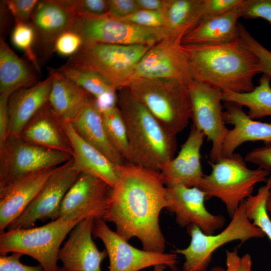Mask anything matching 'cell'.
I'll return each instance as SVG.
<instances>
[{
    "label": "cell",
    "mask_w": 271,
    "mask_h": 271,
    "mask_svg": "<svg viewBox=\"0 0 271 271\" xmlns=\"http://www.w3.org/2000/svg\"><path fill=\"white\" fill-rule=\"evenodd\" d=\"M167 206L166 187L160 173L126 163L118 166L102 219L113 222L116 233L125 240L136 237L143 249L164 252L159 216Z\"/></svg>",
    "instance_id": "obj_1"
},
{
    "label": "cell",
    "mask_w": 271,
    "mask_h": 271,
    "mask_svg": "<svg viewBox=\"0 0 271 271\" xmlns=\"http://www.w3.org/2000/svg\"><path fill=\"white\" fill-rule=\"evenodd\" d=\"M193 80L222 92L246 93L261 73L255 54L238 38L215 44L183 45Z\"/></svg>",
    "instance_id": "obj_2"
},
{
    "label": "cell",
    "mask_w": 271,
    "mask_h": 271,
    "mask_svg": "<svg viewBox=\"0 0 271 271\" xmlns=\"http://www.w3.org/2000/svg\"><path fill=\"white\" fill-rule=\"evenodd\" d=\"M117 91V105L127 130L128 163L159 172L174 158L176 136L163 127L128 87Z\"/></svg>",
    "instance_id": "obj_3"
},
{
    "label": "cell",
    "mask_w": 271,
    "mask_h": 271,
    "mask_svg": "<svg viewBox=\"0 0 271 271\" xmlns=\"http://www.w3.org/2000/svg\"><path fill=\"white\" fill-rule=\"evenodd\" d=\"M95 217L90 212L78 210L59 217L39 227L16 229L0 234V253L19 252L38 261L44 271H56L60 246L66 236L82 220Z\"/></svg>",
    "instance_id": "obj_4"
},
{
    "label": "cell",
    "mask_w": 271,
    "mask_h": 271,
    "mask_svg": "<svg viewBox=\"0 0 271 271\" xmlns=\"http://www.w3.org/2000/svg\"><path fill=\"white\" fill-rule=\"evenodd\" d=\"M210 164L211 171L204 175L198 188L205 193L206 200L220 199L231 217L240 203L252 195L255 186L267 181L270 172L248 168L244 159L236 153Z\"/></svg>",
    "instance_id": "obj_5"
},
{
    "label": "cell",
    "mask_w": 271,
    "mask_h": 271,
    "mask_svg": "<svg viewBox=\"0 0 271 271\" xmlns=\"http://www.w3.org/2000/svg\"><path fill=\"white\" fill-rule=\"evenodd\" d=\"M163 127L176 136L192 117L188 85L175 80L138 78L127 86Z\"/></svg>",
    "instance_id": "obj_6"
},
{
    "label": "cell",
    "mask_w": 271,
    "mask_h": 271,
    "mask_svg": "<svg viewBox=\"0 0 271 271\" xmlns=\"http://www.w3.org/2000/svg\"><path fill=\"white\" fill-rule=\"evenodd\" d=\"M152 46L105 43L83 45L66 64L95 72L118 90L128 86L137 64Z\"/></svg>",
    "instance_id": "obj_7"
},
{
    "label": "cell",
    "mask_w": 271,
    "mask_h": 271,
    "mask_svg": "<svg viewBox=\"0 0 271 271\" xmlns=\"http://www.w3.org/2000/svg\"><path fill=\"white\" fill-rule=\"evenodd\" d=\"M187 228L191 237L189 245L185 248L172 250L184 256L183 271H206L213 253L221 246L235 240L242 243L251 238L265 236L262 230L247 217L243 202L231 217L228 225L217 234H205L194 224Z\"/></svg>",
    "instance_id": "obj_8"
},
{
    "label": "cell",
    "mask_w": 271,
    "mask_h": 271,
    "mask_svg": "<svg viewBox=\"0 0 271 271\" xmlns=\"http://www.w3.org/2000/svg\"><path fill=\"white\" fill-rule=\"evenodd\" d=\"M75 16L72 31L81 36L83 45L105 43L154 46L166 38L174 37L167 28L145 27L107 14Z\"/></svg>",
    "instance_id": "obj_9"
},
{
    "label": "cell",
    "mask_w": 271,
    "mask_h": 271,
    "mask_svg": "<svg viewBox=\"0 0 271 271\" xmlns=\"http://www.w3.org/2000/svg\"><path fill=\"white\" fill-rule=\"evenodd\" d=\"M71 158L68 153L32 144L20 137L9 138L0 148V187L30 173L58 167Z\"/></svg>",
    "instance_id": "obj_10"
},
{
    "label": "cell",
    "mask_w": 271,
    "mask_h": 271,
    "mask_svg": "<svg viewBox=\"0 0 271 271\" xmlns=\"http://www.w3.org/2000/svg\"><path fill=\"white\" fill-rule=\"evenodd\" d=\"M193 125L211 143L210 163L223 157V146L229 129L223 118L222 92L193 80L188 85Z\"/></svg>",
    "instance_id": "obj_11"
},
{
    "label": "cell",
    "mask_w": 271,
    "mask_h": 271,
    "mask_svg": "<svg viewBox=\"0 0 271 271\" xmlns=\"http://www.w3.org/2000/svg\"><path fill=\"white\" fill-rule=\"evenodd\" d=\"M80 174L72 158L56 167L36 197L7 230L31 228L38 221L58 218L63 198Z\"/></svg>",
    "instance_id": "obj_12"
},
{
    "label": "cell",
    "mask_w": 271,
    "mask_h": 271,
    "mask_svg": "<svg viewBox=\"0 0 271 271\" xmlns=\"http://www.w3.org/2000/svg\"><path fill=\"white\" fill-rule=\"evenodd\" d=\"M93 235L103 243L109 258V271H139L150 266L163 265L173 270L178 258L174 252H158L137 248L108 226L102 219L94 222Z\"/></svg>",
    "instance_id": "obj_13"
},
{
    "label": "cell",
    "mask_w": 271,
    "mask_h": 271,
    "mask_svg": "<svg viewBox=\"0 0 271 271\" xmlns=\"http://www.w3.org/2000/svg\"><path fill=\"white\" fill-rule=\"evenodd\" d=\"M181 41L170 37L153 46L137 64L131 81L138 78L175 80L188 85L193 79Z\"/></svg>",
    "instance_id": "obj_14"
},
{
    "label": "cell",
    "mask_w": 271,
    "mask_h": 271,
    "mask_svg": "<svg viewBox=\"0 0 271 271\" xmlns=\"http://www.w3.org/2000/svg\"><path fill=\"white\" fill-rule=\"evenodd\" d=\"M166 187V208L175 214L176 221L180 226L194 224L204 233L211 235L225 225L223 215L213 214L207 210L205 194L199 188L183 185Z\"/></svg>",
    "instance_id": "obj_15"
},
{
    "label": "cell",
    "mask_w": 271,
    "mask_h": 271,
    "mask_svg": "<svg viewBox=\"0 0 271 271\" xmlns=\"http://www.w3.org/2000/svg\"><path fill=\"white\" fill-rule=\"evenodd\" d=\"M95 220L89 217L81 221L60 248L58 260L66 271H101V263L107 253L105 249L100 251L93 240Z\"/></svg>",
    "instance_id": "obj_16"
},
{
    "label": "cell",
    "mask_w": 271,
    "mask_h": 271,
    "mask_svg": "<svg viewBox=\"0 0 271 271\" xmlns=\"http://www.w3.org/2000/svg\"><path fill=\"white\" fill-rule=\"evenodd\" d=\"M205 137L204 134L193 124L177 156L159 172L166 187H199L205 175L201 164V149Z\"/></svg>",
    "instance_id": "obj_17"
},
{
    "label": "cell",
    "mask_w": 271,
    "mask_h": 271,
    "mask_svg": "<svg viewBox=\"0 0 271 271\" xmlns=\"http://www.w3.org/2000/svg\"><path fill=\"white\" fill-rule=\"evenodd\" d=\"M56 168L30 173L0 187L1 233L32 202Z\"/></svg>",
    "instance_id": "obj_18"
},
{
    "label": "cell",
    "mask_w": 271,
    "mask_h": 271,
    "mask_svg": "<svg viewBox=\"0 0 271 271\" xmlns=\"http://www.w3.org/2000/svg\"><path fill=\"white\" fill-rule=\"evenodd\" d=\"M111 188L96 177L80 173L63 198L59 217L73 211L86 210L91 212L95 219H103Z\"/></svg>",
    "instance_id": "obj_19"
},
{
    "label": "cell",
    "mask_w": 271,
    "mask_h": 271,
    "mask_svg": "<svg viewBox=\"0 0 271 271\" xmlns=\"http://www.w3.org/2000/svg\"><path fill=\"white\" fill-rule=\"evenodd\" d=\"M223 118L225 123L233 125L229 129L223 146V157L232 155L247 142L262 141L271 145V123L250 118L243 106L232 102H223Z\"/></svg>",
    "instance_id": "obj_20"
},
{
    "label": "cell",
    "mask_w": 271,
    "mask_h": 271,
    "mask_svg": "<svg viewBox=\"0 0 271 271\" xmlns=\"http://www.w3.org/2000/svg\"><path fill=\"white\" fill-rule=\"evenodd\" d=\"M72 149V158L80 173L96 177L113 188L117 179L118 165L85 141L70 122L62 120Z\"/></svg>",
    "instance_id": "obj_21"
},
{
    "label": "cell",
    "mask_w": 271,
    "mask_h": 271,
    "mask_svg": "<svg viewBox=\"0 0 271 271\" xmlns=\"http://www.w3.org/2000/svg\"><path fill=\"white\" fill-rule=\"evenodd\" d=\"M52 76L35 85L20 89L9 99V138L19 137L29 122L49 99Z\"/></svg>",
    "instance_id": "obj_22"
},
{
    "label": "cell",
    "mask_w": 271,
    "mask_h": 271,
    "mask_svg": "<svg viewBox=\"0 0 271 271\" xmlns=\"http://www.w3.org/2000/svg\"><path fill=\"white\" fill-rule=\"evenodd\" d=\"M75 17L54 0L39 1L29 21L35 32V44L46 52L54 50L58 37L72 30Z\"/></svg>",
    "instance_id": "obj_23"
},
{
    "label": "cell",
    "mask_w": 271,
    "mask_h": 271,
    "mask_svg": "<svg viewBox=\"0 0 271 271\" xmlns=\"http://www.w3.org/2000/svg\"><path fill=\"white\" fill-rule=\"evenodd\" d=\"M19 137L32 144L72 155L61 120L53 112L48 102L29 122Z\"/></svg>",
    "instance_id": "obj_24"
},
{
    "label": "cell",
    "mask_w": 271,
    "mask_h": 271,
    "mask_svg": "<svg viewBox=\"0 0 271 271\" xmlns=\"http://www.w3.org/2000/svg\"><path fill=\"white\" fill-rule=\"evenodd\" d=\"M70 123L85 141L102 153L113 163L118 166L125 163L124 158L108 138L101 112L93 96H90Z\"/></svg>",
    "instance_id": "obj_25"
},
{
    "label": "cell",
    "mask_w": 271,
    "mask_h": 271,
    "mask_svg": "<svg viewBox=\"0 0 271 271\" xmlns=\"http://www.w3.org/2000/svg\"><path fill=\"white\" fill-rule=\"evenodd\" d=\"M244 4L226 14L202 19L194 29L184 36L181 44H215L228 42L239 38L238 20L241 18Z\"/></svg>",
    "instance_id": "obj_26"
},
{
    "label": "cell",
    "mask_w": 271,
    "mask_h": 271,
    "mask_svg": "<svg viewBox=\"0 0 271 271\" xmlns=\"http://www.w3.org/2000/svg\"><path fill=\"white\" fill-rule=\"evenodd\" d=\"M52 84L48 102L55 114L61 120L71 122L91 96L70 81L57 70L50 68Z\"/></svg>",
    "instance_id": "obj_27"
},
{
    "label": "cell",
    "mask_w": 271,
    "mask_h": 271,
    "mask_svg": "<svg viewBox=\"0 0 271 271\" xmlns=\"http://www.w3.org/2000/svg\"><path fill=\"white\" fill-rule=\"evenodd\" d=\"M36 78L26 62L0 39V95L10 97L17 90L37 84Z\"/></svg>",
    "instance_id": "obj_28"
},
{
    "label": "cell",
    "mask_w": 271,
    "mask_h": 271,
    "mask_svg": "<svg viewBox=\"0 0 271 271\" xmlns=\"http://www.w3.org/2000/svg\"><path fill=\"white\" fill-rule=\"evenodd\" d=\"M203 0H166L164 13L167 28L182 40L202 18Z\"/></svg>",
    "instance_id": "obj_29"
},
{
    "label": "cell",
    "mask_w": 271,
    "mask_h": 271,
    "mask_svg": "<svg viewBox=\"0 0 271 271\" xmlns=\"http://www.w3.org/2000/svg\"><path fill=\"white\" fill-rule=\"evenodd\" d=\"M270 78L263 74L259 79L258 85L246 93L222 92L223 102H232L247 107L249 117L255 120L271 116Z\"/></svg>",
    "instance_id": "obj_30"
},
{
    "label": "cell",
    "mask_w": 271,
    "mask_h": 271,
    "mask_svg": "<svg viewBox=\"0 0 271 271\" xmlns=\"http://www.w3.org/2000/svg\"><path fill=\"white\" fill-rule=\"evenodd\" d=\"M270 193L271 177H268L256 194L251 195L243 202L248 219L261 229L271 242V220L266 209L267 201Z\"/></svg>",
    "instance_id": "obj_31"
},
{
    "label": "cell",
    "mask_w": 271,
    "mask_h": 271,
    "mask_svg": "<svg viewBox=\"0 0 271 271\" xmlns=\"http://www.w3.org/2000/svg\"><path fill=\"white\" fill-rule=\"evenodd\" d=\"M57 70L95 98L117 91L102 76L95 72L77 69L67 64L60 67Z\"/></svg>",
    "instance_id": "obj_32"
},
{
    "label": "cell",
    "mask_w": 271,
    "mask_h": 271,
    "mask_svg": "<svg viewBox=\"0 0 271 271\" xmlns=\"http://www.w3.org/2000/svg\"><path fill=\"white\" fill-rule=\"evenodd\" d=\"M108 138L126 163L129 160V147L124 120L117 105L101 111Z\"/></svg>",
    "instance_id": "obj_33"
},
{
    "label": "cell",
    "mask_w": 271,
    "mask_h": 271,
    "mask_svg": "<svg viewBox=\"0 0 271 271\" xmlns=\"http://www.w3.org/2000/svg\"><path fill=\"white\" fill-rule=\"evenodd\" d=\"M11 40L16 47L24 51L37 70L40 72L39 62L34 48L36 35L32 25L29 22L16 23L12 33Z\"/></svg>",
    "instance_id": "obj_34"
},
{
    "label": "cell",
    "mask_w": 271,
    "mask_h": 271,
    "mask_svg": "<svg viewBox=\"0 0 271 271\" xmlns=\"http://www.w3.org/2000/svg\"><path fill=\"white\" fill-rule=\"evenodd\" d=\"M74 15L101 16L107 14V0H54Z\"/></svg>",
    "instance_id": "obj_35"
},
{
    "label": "cell",
    "mask_w": 271,
    "mask_h": 271,
    "mask_svg": "<svg viewBox=\"0 0 271 271\" xmlns=\"http://www.w3.org/2000/svg\"><path fill=\"white\" fill-rule=\"evenodd\" d=\"M238 32L240 39L258 58L261 73L267 75L271 79V51L259 43L239 23Z\"/></svg>",
    "instance_id": "obj_36"
},
{
    "label": "cell",
    "mask_w": 271,
    "mask_h": 271,
    "mask_svg": "<svg viewBox=\"0 0 271 271\" xmlns=\"http://www.w3.org/2000/svg\"><path fill=\"white\" fill-rule=\"evenodd\" d=\"M119 19L145 27L167 28L164 12L139 9L131 15Z\"/></svg>",
    "instance_id": "obj_37"
},
{
    "label": "cell",
    "mask_w": 271,
    "mask_h": 271,
    "mask_svg": "<svg viewBox=\"0 0 271 271\" xmlns=\"http://www.w3.org/2000/svg\"><path fill=\"white\" fill-rule=\"evenodd\" d=\"M81 36L76 32L69 30L61 34L56 39L54 50L63 56L72 57L83 46Z\"/></svg>",
    "instance_id": "obj_38"
},
{
    "label": "cell",
    "mask_w": 271,
    "mask_h": 271,
    "mask_svg": "<svg viewBox=\"0 0 271 271\" xmlns=\"http://www.w3.org/2000/svg\"><path fill=\"white\" fill-rule=\"evenodd\" d=\"M246 1L203 0L202 19L228 13L242 6Z\"/></svg>",
    "instance_id": "obj_39"
},
{
    "label": "cell",
    "mask_w": 271,
    "mask_h": 271,
    "mask_svg": "<svg viewBox=\"0 0 271 271\" xmlns=\"http://www.w3.org/2000/svg\"><path fill=\"white\" fill-rule=\"evenodd\" d=\"M15 19V23H28L39 3L37 0L3 1Z\"/></svg>",
    "instance_id": "obj_40"
},
{
    "label": "cell",
    "mask_w": 271,
    "mask_h": 271,
    "mask_svg": "<svg viewBox=\"0 0 271 271\" xmlns=\"http://www.w3.org/2000/svg\"><path fill=\"white\" fill-rule=\"evenodd\" d=\"M241 18H260L266 20L271 25V0H246Z\"/></svg>",
    "instance_id": "obj_41"
},
{
    "label": "cell",
    "mask_w": 271,
    "mask_h": 271,
    "mask_svg": "<svg viewBox=\"0 0 271 271\" xmlns=\"http://www.w3.org/2000/svg\"><path fill=\"white\" fill-rule=\"evenodd\" d=\"M23 255L19 252L10 255H1L0 271H44L41 265L29 266L21 263L20 259Z\"/></svg>",
    "instance_id": "obj_42"
},
{
    "label": "cell",
    "mask_w": 271,
    "mask_h": 271,
    "mask_svg": "<svg viewBox=\"0 0 271 271\" xmlns=\"http://www.w3.org/2000/svg\"><path fill=\"white\" fill-rule=\"evenodd\" d=\"M246 162L256 165L258 168L271 171V145L256 148L244 158Z\"/></svg>",
    "instance_id": "obj_43"
},
{
    "label": "cell",
    "mask_w": 271,
    "mask_h": 271,
    "mask_svg": "<svg viewBox=\"0 0 271 271\" xmlns=\"http://www.w3.org/2000/svg\"><path fill=\"white\" fill-rule=\"evenodd\" d=\"M107 15L121 19L133 13L139 8L136 0H107Z\"/></svg>",
    "instance_id": "obj_44"
},
{
    "label": "cell",
    "mask_w": 271,
    "mask_h": 271,
    "mask_svg": "<svg viewBox=\"0 0 271 271\" xmlns=\"http://www.w3.org/2000/svg\"><path fill=\"white\" fill-rule=\"evenodd\" d=\"M9 96L0 95V148L9 137V117L8 112Z\"/></svg>",
    "instance_id": "obj_45"
},
{
    "label": "cell",
    "mask_w": 271,
    "mask_h": 271,
    "mask_svg": "<svg viewBox=\"0 0 271 271\" xmlns=\"http://www.w3.org/2000/svg\"><path fill=\"white\" fill-rule=\"evenodd\" d=\"M140 9L164 12L166 0H136Z\"/></svg>",
    "instance_id": "obj_46"
},
{
    "label": "cell",
    "mask_w": 271,
    "mask_h": 271,
    "mask_svg": "<svg viewBox=\"0 0 271 271\" xmlns=\"http://www.w3.org/2000/svg\"><path fill=\"white\" fill-rule=\"evenodd\" d=\"M240 256L237 248L232 251H227L226 253L225 271H235L239 262Z\"/></svg>",
    "instance_id": "obj_47"
},
{
    "label": "cell",
    "mask_w": 271,
    "mask_h": 271,
    "mask_svg": "<svg viewBox=\"0 0 271 271\" xmlns=\"http://www.w3.org/2000/svg\"><path fill=\"white\" fill-rule=\"evenodd\" d=\"M251 256L246 253L240 257L238 265L235 271H252Z\"/></svg>",
    "instance_id": "obj_48"
},
{
    "label": "cell",
    "mask_w": 271,
    "mask_h": 271,
    "mask_svg": "<svg viewBox=\"0 0 271 271\" xmlns=\"http://www.w3.org/2000/svg\"><path fill=\"white\" fill-rule=\"evenodd\" d=\"M166 267L163 265H158L154 267L153 271H165L164 269ZM210 271H225V269L220 267H215L212 269Z\"/></svg>",
    "instance_id": "obj_49"
},
{
    "label": "cell",
    "mask_w": 271,
    "mask_h": 271,
    "mask_svg": "<svg viewBox=\"0 0 271 271\" xmlns=\"http://www.w3.org/2000/svg\"><path fill=\"white\" fill-rule=\"evenodd\" d=\"M266 209L267 210L271 216V193L267 199L266 203Z\"/></svg>",
    "instance_id": "obj_50"
},
{
    "label": "cell",
    "mask_w": 271,
    "mask_h": 271,
    "mask_svg": "<svg viewBox=\"0 0 271 271\" xmlns=\"http://www.w3.org/2000/svg\"><path fill=\"white\" fill-rule=\"evenodd\" d=\"M56 271H66L62 267L58 266Z\"/></svg>",
    "instance_id": "obj_51"
}]
</instances>
